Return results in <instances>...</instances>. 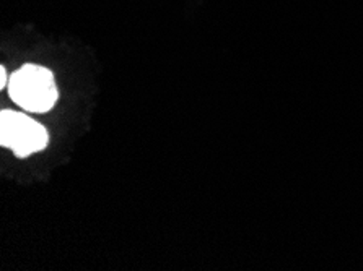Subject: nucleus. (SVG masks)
Wrapping results in <instances>:
<instances>
[{"label":"nucleus","mask_w":363,"mask_h":271,"mask_svg":"<svg viewBox=\"0 0 363 271\" xmlns=\"http://www.w3.org/2000/svg\"><path fill=\"white\" fill-rule=\"evenodd\" d=\"M9 74H7V69L4 67H0V90H5V88L9 86Z\"/></svg>","instance_id":"nucleus-3"},{"label":"nucleus","mask_w":363,"mask_h":271,"mask_svg":"<svg viewBox=\"0 0 363 271\" xmlns=\"http://www.w3.org/2000/svg\"><path fill=\"white\" fill-rule=\"evenodd\" d=\"M0 145L12 149L16 158L25 159L49 145L46 127L30 115L4 109L0 113Z\"/></svg>","instance_id":"nucleus-2"},{"label":"nucleus","mask_w":363,"mask_h":271,"mask_svg":"<svg viewBox=\"0 0 363 271\" xmlns=\"http://www.w3.org/2000/svg\"><path fill=\"white\" fill-rule=\"evenodd\" d=\"M9 96L26 113L44 114L56 106L59 90L54 74L36 64H25L9 80Z\"/></svg>","instance_id":"nucleus-1"}]
</instances>
